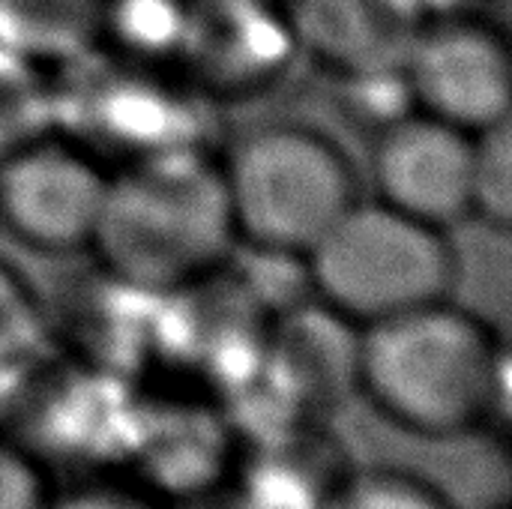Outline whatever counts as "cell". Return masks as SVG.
<instances>
[{
  "instance_id": "obj_4",
  "label": "cell",
  "mask_w": 512,
  "mask_h": 509,
  "mask_svg": "<svg viewBox=\"0 0 512 509\" xmlns=\"http://www.w3.org/2000/svg\"><path fill=\"white\" fill-rule=\"evenodd\" d=\"M222 180L237 243L285 258H303L360 198L345 150L300 123L243 135L222 162Z\"/></svg>"
},
{
  "instance_id": "obj_11",
  "label": "cell",
  "mask_w": 512,
  "mask_h": 509,
  "mask_svg": "<svg viewBox=\"0 0 512 509\" xmlns=\"http://www.w3.org/2000/svg\"><path fill=\"white\" fill-rule=\"evenodd\" d=\"M471 219H483L498 231L512 222V126L501 120L474 132V180Z\"/></svg>"
},
{
  "instance_id": "obj_12",
  "label": "cell",
  "mask_w": 512,
  "mask_h": 509,
  "mask_svg": "<svg viewBox=\"0 0 512 509\" xmlns=\"http://www.w3.org/2000/svg\"><path fill=\"white\" fill-rule=\"evenodd\" d=\"M324 509H453V504L429 480L381 468L348 477Z\"/></svg>"
},
{
  "instance_id": "obj_6",
  "label": "cell",
  "mask_w": 512,
  "mask_h": 509,
  "mask_svg": "<svg viewBox=\"0 0 512 509\" xmlns=\"http://www.w3.org/2000/svg\"><path fill=\"white\" fill-rule=\"evenodd\" d=\"M105 189L99 162L66 141L39 135L0 156V222L36 252L90 249Z\"/></svg>"
},
{
  "instance_id": "obj_3",
  "label": "cell",
  "mask_w": 512,
  "mask_h": 509,
  "mask_svg": "<svg viewBox=\"0 0 512 509\" xmlns=\"http://www.w3.org/2000/svg\"><path fill=\"white\" fill-rule=\"evenodd\" d=\"M318 303L369 327L453 300L459 258L450 231L420 222L381 198H357L303 255Z\"/></svg>"
},
{
  "instance_id": "obj_15",
  "label": "cell",
  "mask_w": 512,
  "mask_h": 509,
  "mask_svg": "<svg viewBox=\"0 0 512 509\" xmlns=\"http://www.w3.org/2000/svg\"><path fill=\"white\" fill-rule=\"evenodd\" d=\"M474 0H417V6L426 12V18H441V15H459L468 12Z\"/></svg>"
},
{
  "instance_id": "obj_10",
  "label": "cell",
  "mask_w": 512,
  "mask_h": 509,
  "mask_svg": "<svg viewBox=\"0 0 512 509\" xmlns=\"http://www.w3.org/2000/svg\"><path fill=\"white\" fill-rule=\"evenodd\" d=\"M108 0H0V48L30 60H72L105 30Z\"/></svg>"
},
{
  "instance_id": "obj_1",
  "label": "cell",
  "mask_w": 512,
  "mask_h": 509,
  "mask_svg": "<svg viewBox=\"0 0 512 509\" xmlns=\"http://www.w3.org/2000/svg\"><path fill=\"white\" fill-rule=\"evenodd\" d=\"M357 390L393 426L456 441L510 417V360L480 315L441 300L360 330Z\"/></svg>"
},
{
  "instance_id": "obj_2",
  "label": "cell",
  "mask_w": 512,
  "mask_h": 509,
  "mask_svg": "<svg viewBox=\"0 0 512 509\" xmlns=\"http://www.w3.org/2000/svg\"><path fill=\"white\" fill-rule=\"evenodd\" d=\"M234 243L222 162L174 147L108 177L90 249L135 288L177 291L216 273Z\"/></svg>"
},
{
  "instance_id": "obj_14",
  "label": "cell",
  "mask_w": 512,
  "mask_h": 509,
  "mask_svg": "<svg viewBox=\"0 0 512 509\" xmlns=\"http://www.w3.org/2000/svg\"><path fill=\"white\" fill-rule=\"evenodd\" d=\"M0 509H48V486L33 459L0 441Z\"/></svg>"
},
{
  "instance_id": "obj_13",
  "label": "cell",
  "mask_w": 512,
  "mask_h": 509,
  "mask_svg": "<svg viewBox=\"0 0 512 509\" xmlns=\"http://www.w3.org/2000/svg\"><path fill=\"white\" fill-rule=\"evenodd\" d=\"M39 324V306L30 285L0 261V372L33 351Z\"/></svg>"
},
{
  "instance_id": "obj_8",
  "label": "cell",
  "mask_w": 512,
  "mask_h": 509,
  "mask_svg": "<svg viewBox=\"0 0 512 509\" xmlns=\"http://www.w3.org/2000/svg\"><path fill=\"white\" fill-rule=\"evenodd\" d=\"M426 21L417 0L291 3V24L303 48L342 78L402 72Z\"/></svg>"
},
{
  "instance_id": "obj_7",
  "label": "cell",
  "mask_w": 512,
  "mask_h": 509,
  "mask_svg": "<svg viewBox=\"0 0 512 509\" xmlns=\"http://www.w3.org/2000/svg\"><path fill=\"white\" fill-rule=\"evenodd\" d=\"M372 171L378 198L420 222L450 231L471 219L474 132L414 108L381 129Z\"/></svg>"
},
{
  "instance_id": "obj_9",
  "label": "cell",
  "mask_w": 512,
  "mask_h": 509,
  "mask_svg": "<svg viewBox=\"0 0 512 509\" xmlns=\"http://www.w3.org/2000/svg\"><path fill=\"white\" fill-rule=\"evenodd\" d=\"M360 327L327 306L300 309L282 321L273 339V360L297 387V396L327 405L348 387L357 390Z\"/></svg>"
},
{
  "instance_id": "obj_5",
  "label": "cell",
  "mask_w": 512,
  "mask_h": 509,
  "mask_svg": "<svg viewBox=\"0 0 512 509\" xmlns=\"http://www.w3.org/2000/svg\"><path fill=\"white\" fill-rule=\"evenodd\" d=\"M402 78L417 111L465 132L510 120V42L495 24L468 12L429 18L402 66Z\"/></svg>"
}]
</instances>
